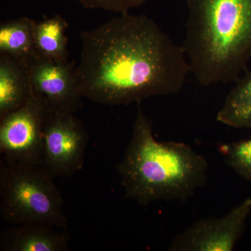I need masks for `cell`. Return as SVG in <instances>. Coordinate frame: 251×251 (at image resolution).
<instances>
[{
  "instance_id": "cell-1",
  "label": "cell",
  "mask_w": 251,
  "mask_h": 251,
  "mask_svg": "<svg viewBox=\"0 0 251 251\" xmlns=\"http://www.w3.org/2000/svg\"><path fill=\"white\" fill-rule=\"evenodd\" d=\"M80 39L79 90L95 103L128 105L173 95L190 74L182 46L145 15L124 13L82 31Z\"/></svg>"
},
{
  "instance_id": "cell-2",
  "label": "cell",
  "mask_w": 251,
  "mask_h": 251,
  "mask_svg": "<svg viewBox=\"0 0 251 251\" xmlns=\"http://www.w3.org/2000/svg\"><path fill=\"white\" fill-rule=\"evenodd\" d=\"M117 168L126 198L148 205L191 197L206 184L209 163L186 144L157 141L152 122L139 104L131 138Z\"/></svg>"
},
{
  "instance_id": "cell-3",
  "label": "cell",
  "mask_w": 251,
  "mask_h": 251,
  "mask_svg": "<svg viewBox=\"0 0 251 251\" xmlns=\"http://www.w3.org/2000/svg\"><path fill=\"white\" fill-rule=\"evenodd\" d=\"M182 48L198 84L235 82L251 60V0H186Z\"/></svg>"
},
{
  "instance_id": "cell-4",
  "label": "cell",
  "mask_w": 251,
  "mask_h": 251,
  "mask_svg": "<svg viewBox=\"0 0 251 251\" xmlns=\"http://www.w3.org/2000/svg\"><path fill=\"white\" fill-rule=\"evenodd\" d=\"M54 176L41 164H9L1 160L0 213L9 224L66 229L62 194Z\"/></svg>"
},
{
  "instance_id": "cell-5",
  "label": "cell",
  "mask_w": 251,
  "mask_h": 251,
  "mask_svg": "<svg viewBox=\"0 0 251 251\" xmlns=\"http://www.w3.org/2000/svg\"><path fill=\"white\" fill-rule=\"evenodd\" d=\"M47 108L31 92L22 106L0 118L1 161L9 164L42 165Z\"/></svg>"
},
{
  "instance_id": "cell-6",
  "label": "cell",
  "mask_w": 251,
  "mask_h": 251,
  "mask_svg": "<svg viewBox=\"0 0 251 251\" xmlns=\"http://www.w3.org/2000/svg\"><path fill=\"white\" fill-rule=\"evenodd\" d=\"M87 130L74 113L47 109L42 165L54 177H69L82 169L88 145Z\"/></svg>"
},
{
  "instance_id": "cell-7",
  "label": "cell",
  "mask_w": 251,
  "mask_h": 251,
  "mask_svg": "<svg viewBox=\"0 0 251 251\" xmlns=\"http://www.w3.org/2000/svg\"><path fill=\"white\" fill-rule=\"evenodd\" d=\"M251 211V198L222 217L198 220L178 234L170 251H232L240 240Z\"/></svg>"
},
{
  "instance_id": "cell-8",
  "label": "cell",
  "mask_w": 251,
  "mask_h": 251,
  "mask_svg": "<svg viewBox=\"0 0 251 251\" xmlns=\"http://www.w3.org/2000/svg\"><path fill=\"white\" fill-rule=\"evenodd\" d=\"M31 92L48 110L75 113L82 108L76 65L36 56L29 64Z\"/></svg>"
},
{
  "instance_id": "cell-9",
  "label": "cell",
  "mask_w": 251,
  "mask_h": 251,
  "mask_svg": "<svg viewBox=\"0 0 251 251\" xmlns=\"http://www.w3.org/2000/svg\"><path fill=\"white\" fill-rule=\"evenodd\" d=\"M69 235L64 229L39 224L16 225L1 232L0 248L4 251H64Z\"/></svg>"
},
{
  "instance_id": "cell-10",
  "label": "cell",
  "mask_w": 251,
  "mask_h": 251,
  "mask_svg": "<svg viewBox=\"0 0 251 251\" xmlns=\"http://www.w3.org/2000/svg\"><path fill=\"white\" fill-rule=\"evenodd\" d=\"M29 64L0 55V118L22 106L30 97Z\"/></svg>"
},
{
  "instance_id": "cell-11",
  "label": "cell",
  "mask_w": 251,
  "mask_h": 251,
  "mask_svg": "<svg viewBox=\"0 0 251 251\" xmlns=\"http://www.w3.org/2000/svg\"><path fill=\"white\" fill-rule=\"evenodd\" d=\"M35 21L21 17L0 27V53L29 64L36 56L34 44Z\"/></svg>"
},
{
  "instance_id": "cell-12",
  "label": "cell",
  "mask_w": 251,
  "mask_h": 251,
  "mask_svg": "<svg viewBox=\"0 0 251 251\" xmlns=\"http://www.w3.org/2000/svg\"><path fill=\"white\" fill-rule=\"evenodd\" d=\"M234 83L218 112L216 120L232 128H251V72Z\"/></svg>"
},
{
  "instance_id": "cell-13",
  "label": "cell",
  "mask_w": 251,
  "mask_h": 251,
  "mask_svg": "<svg viewBox=\"0 0 251 251\" xmlns=\"http://www.w3.org/2000/svg\"><path fill=\"white\" fill-rule=\"evenodd\" d=\"M69 24L59 15L46 18L34 25L36 56L53 60H68L66 31Z\"/></svg>"
},
{
  "instance_id": "cell-14",
  "label": "cell",
  "mask_w": 251,
  "mask_h": 251,
  "mask_svg": "<svg viewBox=\"0 0 251 251\" xmlns=\"http://www.w3.org/2000/svg\"><path fill=\"white\" fill-rule=\"evenodd\" d=\"M219 150L231 169L251 181V139L221 144Z\"/></svg>"
},
{
  "instance_id": "cell-15",
  "label": "cell",
  "mask_w": 251,
  "mask_h": 251,
  "mask_svg": "<svg viewBox=\"0 0 251 251\" xmlns=\"http://www.w3.org/2000/svg\"><path fill=\"white\" fill-rule=\"evenodd\" d=\"M87 9H101L111 12L124 14L130 10L140 7L148 0H77Z\"/></svg>"
}]
</instances>
